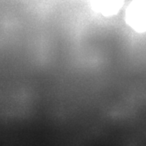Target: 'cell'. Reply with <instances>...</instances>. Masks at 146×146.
<instances>
[{"instance_id":"6da1fadb","label":"cell","mask_w":146,"mask_h":146,"mask_svg":"<svg viewBox=\"0 0 146 146\" xmlns=\"http://www.w3.org/2000/svg\"><path fill=\"white\" fill-rule=\"evenodd\" d=\"M126 24L138 33H146V0H132L125 10Z\"/></svg>"},{"instance_id":"7a4b0ae2","label":"cell","mask_w":146,"mask_h":146,"mask_svg":"<svg viewBox=\"0 0 146 146\" xmlns=\"http://www.w3.org/2000/svg\"><path fill=\"white\" fill-rule=\"evenodd\" d=\"M125 0H90L92 9L102 16L110 17L118 14Z\"/></svg>"}]
</instances>
